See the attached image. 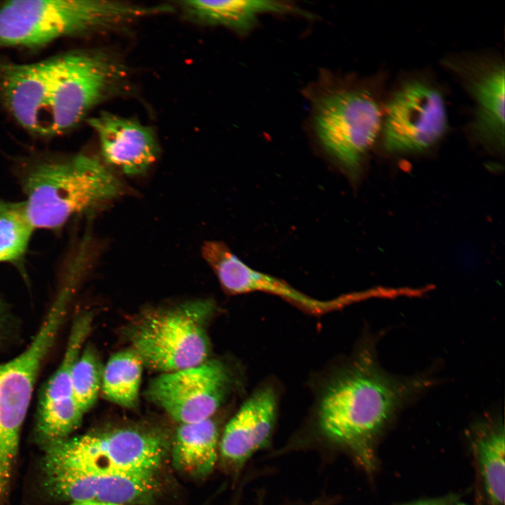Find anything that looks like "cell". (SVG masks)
I'll return each instance as SVG.
<instances>
[{"instance_id":"6da1fadb","label":"cell","mask_w":505,"mask_h":505,"mask_svg":"<svg viewBox=\"0 0 505 505\" xmlns=\"http://www.w3.org/2000/svg\"><path fill=\"white\" fill-rule=\"evenodd\" d=\"M431 384L426 376L398 377L383 370L369 342L323 393L318 426L325 437L371 469L377 436L402 405Z\"/></svg>"},{"instance_id":"7a4b0ae2","label":"cell","mask_w":505,"mask_h":505,"mask_svg":"<svg viewBox=\"0 0 505 505\" xmlns=\"http://www.w3.org/2000/svg\"><path fill=\"white\" fill-rule=\"evenodd\" d=\"M310 128L322 150L349 177L381 135L383 109L370 86L323 72L309 86Z\"/></svg>"},{"instance_id":"3957f363","label":"cell","mask_w":505,"mask_h":505,"mask_svg":"<svg viewBox=\"0 0 505 505\" xmlns=\"http://www.w3.org/2000/svg\"><path fill=\"white\" fill-rule=\"evenodd\" d=\"M166 5L109 0H15L0 3V47L34 48L168 13Z\"/></svg>"},{"instance_id":"277c9868","label":"cell","mask_w":505,"mask_h":505,"mask_svg":"<svg viewBox=\"0 0 505 505\" xmlns=\"http://www.w3.org/2000/svg\"><path fill=\"white\" fill-rule=\"evenodd\" d=\"M22 189L34 228L55 229L118 196L123 185L100 160L78 154L34 163L23 177Z\"/></svg>"},{"instance_id":"5b68a950","label":"cell","mask_w":505,"mask_h":505,"mask_svg":"<svg viewBox=\"0 0 505 505\" xmlns=\"http://www.w3.org/2000/svg\"><path fill=\"white\" fill-rule=\"evenodd\" d=\"M170 440L156 430L124 427L67 438L42 447L41 467L93 473L156 474Z\"/></svg>"},{"instance_id":"8992f818","label":"cell","mask_w":505,"mask_h":505,"mask_svg":"<svg viewBox=\"0 0 505 505\" xmlns=\"http://www.w3.org/2000/svg\"><path fill=\"white\" fill-rule=\"evenodd\" d=\"M73 288L64 285L30 344L0 365V496L6 492L18 450L22 424L41 364L62 325Z\"/></svg>"},{"instance_id":"52a82bcc","label":"cell","mask_w":505,"mask_h":505,"mask_svg":"<svg viewBox=\"0 0 505 505\" xmlns=\"http://www.w3.org/2000/svg\"><path fill=\"white\" fill-rule=\"evenodd\" d=\"M125 69L101 50H74L52 58L47 95V136L76 126L116 90Z\"/></svg>"},{"instance_id":"ba28073f","label":"cell","mask_w":505,"mask_h":505,"mask_svg":"<svg viewBox=\"0 0 505 505\" xmlns=\"http://www.w3.org/2000/svg\"><path fill=\"white\" fill-rule=\"evenodd\" d=\"M213 309L201 300L152 314L133 330L131 349L144 365L162 373L200 365L210 352L206 325Z\"/></svg>"},{"instance_id":"9c48e42d","label":"cell","mask_w":505,"mask_h":505,"mask_svg":"<svg viewBox=\"0 0 505 505\" xmlns=\"http://www.w3.org/2000/svg\"><path fill=\"white\" fill-rule=\"evenodd\" d=\"M444 96L430 81L408 79L393 90L383 109L381 135L385 149L393 153L426 150L448 128Z\"/></svg>"},{"instance_id":"30bf717a","label":"cell","mask_w":505,"mask_h":505,"mask_svg":"<svg viewBox=\"0 0 505 505\" xmlns=\"http://www.w3.org/2000/svg\"><path fill=\"white\" fill-rule=\"evenodd\" d=\"M229 387V374L224 365L206 361L161 373L149 383L147 396L180 424H187L211 418Z\"/></svg>"},{"instance_id":"8fae6325","label":"cell","mask_w":505,"mask_h":505,"mask_svg":"<svg viewBox=\"0 0 505 505\" xmlns=\"http://www.w3.org/2000/svg\"><path fill=\"white\" fill-rule=\"evenodd\" d=\"M92 321L90 313L74 320L62 362L41 391L35 426L36 438L41 447L69 437L82 422L84 413L74 398L71 374Z\"/></svg>"},{"instance_id":"7c38bea8","label":"cell","mask_w":505,"mask_h":505,"mask_svg":"<svg viewBox=\"0 0 505 505\" xmlns=\"http://www.w3.org/2000/svg\"><path fill=\"white\" fill-rule=\"evenodd\" d=\"M46 492L58 499L118 505L151 502L160 490L156 474L93 473L41 467Z\"/></svg>"},{"instance_id":"4fadbf2b","label":"cell","mask_w":505,"mask_h":505,"mask_svg":"<svg viewBox=\"0 0 505 505\" xmlns=\"http://www.w3.org/2000/svg\"><path fill=\"white\" fill-rule=\"evenodd\" d=\"M446 66L461 79L475 103L473 133L498 149L504 145V64L483 57L452 58Z\"/></svg>"},{"instance_id":"5bb4252c","label":"cell","mask_w":505,"mask_h":505,"mask_svg":"<svg viewBox=\"0 0 505 505\" xmlns=\"http://www.w3.org/2000/svg\"><path fill=\"white\" fill-rule=\"evenodd\" d=\"M202 256L214 271L224 290L238 295L264 292L278 296L314 314H325L360 300L359 294L321 301L295 289L286 282L248 266L221 241H207Z\"/></svg>"},{"instance_id":"9a60e30c","label":"cell","mask_w":505,"mask_h":505,"mask_svg":"<svg viewBox=\"0 0 505 505\" xmlns=\"http://www.w3.org/2000/svg\"><path fill=\"white\" fill-rule=\"evenodd\" d=\"M51 58L21 64L0 58V102L28 132L47 136V94Z\"/></svg>"},{"instance_id":"2e32d148","label":"cell","mask_w":505,"mask_h":505,"mask_svg":"<svg viewBox=\"0 0 505 505\" xmlns=\"http://www.w3.org/2000/svg\"><path fill=\"white\" fill-rule=\"evenodd\" d=\"M276 412L275 392L262 387L241 405L226 425L219 443L224 465L240 470L249 458L269 443Z\"/></svg>"},{"instance_id":"e0dca14e","label":"cell","mask_w":505,"mask_h":505,"mask_svg":"<svg viewBox=\"0 0 505 505\" xmlns=\"http://www.w3.org/2000/svg\"><path fill=\"white\" fill-rule=\"evenodd\" d=\"M88 123L97 135L105 163L135 175L145 172L156 160L158 145L150 128L107 112Z\"/></svg>"},{"instance_id":"ac0fdd59","label":"cell","mask_w":505,"mask_h":505,"mask_svg":"<svg viewBox=\"0 0 505 505\" xmlns=\"http://www.w3.org/2000/svg\"><path fill=\"white\" fill-rule=\"evenodd\" d=\"M191 18L207 25L227 27L245 35L264 14H292L311 18L309 13L292 3L282 1H184L181 3Z\"/></svg>"},{"instance_id":"d6986e66","label":"cell","mask_w":505,"mask_h":505,"mask_svg":"<svg viewBox=\"0 0 505 505\" xmlns=\"http://www.w3.org/2000/svg\"><path fill=\"white\" fill-rule=\"evenodd\" d=\"M219 439L212 418L180 424L170 443L173 466L191 477L208 476L217 462Z\"/></svg>"},{"instance_id":"ffe728a7","label":"cell","mask_w":505,"mask_h":505,"mask_svg":"<svg viewBox=\"0 0 505 505\" xmlns=\"http://www.w3.org/2000/svg\"><path fill=\"white\" fill-rule=\"evenodd\" d=\"M475 441L478 464L492 505H504L505 487L504 427L497 421L486 425Z\"/></svg>"},{"instance_id":"44dd1931","label":"cell","mask_w":505,"mask_h":505,"mask_svg":"<svg viewBox=\"0 0 505 505\" xmlns=\"http://www.w3.org/2000/svg\"><path fill=\"white\" fill-rule=\"evenodd\" d=\"M143 363L132 349L113 354L103 368L101 391L109 401L128 409L139 403Z\"/></svg>"},{"instance_id":"7402d4cb","label":"cell","mask_w":505,"mask_h":505,"mask_svg":"<svg viewBox=\"0 0 505 505\" xmlns=\"http://www.w3.org/2000/svg\"><path fill=\"white\" fill-rule=\"evenodd\" d=\"M34 229L24 201L0 199V262L22 258Z\"/></svg>"},{"instance_id":"603a6c76","label":"cell","mask_w":505,"mask_h":505,"mask_svg":"<svg viewBox=\"0 0 505 505\" xmlns=\"http://www.w3.org/2000/svg\"><path fill=\"white\" fill-rule=\"evenodd\" d=\"M104 367L95 349L88 345L79 354L72 370L74 398L85 414L95 403L101 390Z\"/></svg>"},{"instance_id":"cb8c5ba5","label":"cell","mask_w":505,"mask_h":505,"mask_svg":"<svg viewBox=\"0 0 505 505\" xmlns=\"http://www.w3.org/2000/svg\"><path fill=\"white\" fill-rule=\"evenodd\" d=\"M6 304L0 297V342L4 339L7 334L11 316L9 315Z\"/></svg>"},{"instance_id":"d4e9b609","label":"cell","mask_w":505,"mask_h":505,"mask_svg":"<svg viewBox=\"0 0 505 505\" xmlns=\"http://www.w3.org/2000/svg\"><path fill=\"white\" fill-rule=\"evenodd\" d=\"M454 499L450 497L415 501L405 505H452Z\"/></svg>"},{"instance_id":"484cf974","label":"cell","mask_w":505,"mask_h":505,"mask_svg":"<svg viewBox=\"0 0 505 505\" xmlns=\"http://www.w3.org/2000/svg\"><path fill=\"white\" fill-rule=\"evenodd\" d=\"M69 505H118V504L99 503V502H94V501H76V502H71V504Z\"/></svg>"},{"instance_id":"4316f807","label":"cell","mask_w":505,"mask_h":505,"mask_svg":"<svg viewBox=\"0 0 505 505\" xmlns=\"http://www.w3.org/2000/svg\"><path fill=\"white\" fill-rule=\"evenodd\" d=\"M0 499H1V497H0Z\"/></svg>"}]
</instances>
